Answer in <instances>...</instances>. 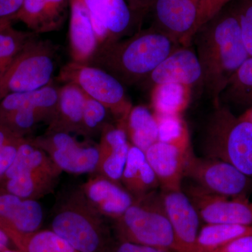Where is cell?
Listing matches in <instances>:
<instances>
[{
	"label": "cell",
	"mask_w": 252,
	"mask_h": 252,
	"mask_svg": "<svg viewBox=\"0 0 252 252\" xmlns=\"http://www.w3.org/2000/svg\"><path fill=\"white\" fill-rule=\"evenodd\" d=\"M207 94L217 103L233 74L250 58L231 2L197 30L192 39Z\"/></svg>",
	"instance_id": "6da1fadb"
},
{
	"label": "cell",
	"mask_w": 252,
	"mask_h": 252,
	"mask_svg": "<svg viewBox=\"0 0 252 252\" xmlns=\"http://www.w3.org/2000/svg\"><path fill=\"white\" fill-rule=\"evenodd\" d=\"M182 46L152 26L99 46L88 64L104 69L125 86L142 84L158 64Z\"/></svg>",
	"instance_id": "7a4b0ae2"
},
{
	"label": "cell",
	"mask_w": 252,
	"mask_h": 252,
	"mask_svg": "<svg viewBox=\"0 0 252 252\" xmlns=\"http://www.w3.org/2000/svg\"><path fill=\"white\" fill-rule=\"evenodd\" d=\"M102 215L91 206L80 187L64 196L51 229L79 252H107L112 242Z\"/></svg>",
	"instance_id": "3957f363"
},
{
	"label": "cell",
	"mask_w": 252,
	"mask_h": 252,
	"mask_svg": "<svg viewBox=\"0 0 252 252\" xmlns=\"http://www.w3.org/2000/svg\"><path fill=\"white\" fill-rule=\"evenodd\" d=\"M215 107L205 127V153L252 177V122L237 117L221 104H215Z\"/></svg>",
	"instance_id": "277c9868"
},
{
	"label": "cell",
	"mask_w": 252,
	"mask_h": 252,
	"mask_svg": "<svg viewBox=\"0 0 252 252\" xmlns=\"http://www.w3.org/2000/svg\"><path fill=\"white\" fill-rule=\"evenodd\" d=\"M121 241L174 251L175 238L162 193L157 190L135 198L122 217L114 220Z\"/></svg>",
	"instance_id": "5b68a950"
},
{
	"label": "cell",
	"mask_w": 252,
	"mask_h": 252,
	"mask_svg": "<svg viewBox=\"0 0 252 252\" xmlns=\"http://www.w3.org/2000/svg\"><path fill=\"white\" fill-rule=\"evenodd\" d=\"M58 51L52 41L38 35L28 41L0 79V101L9 94L36 91L52 84Z\"/></svg>",
	"instance_id": "8992f818"
},
{
	"label": "cell",
	"mask_w": 252,
	"mask_h": 252,
	"mask_svg": "<svg viewBox=\"0 0 252 252\" xmlns=\"http://www.w3.org/2000/svg\"><path fill=\"white\" fill-rule=\"evenodd\" d=\"M57 78L77 86L85 95L102 104L118 122L125 123L133 107L125 86L101 68L71 61L61 67Z\"/></svg>",
	"instance_id": "52a82bcc"
},
{
	"label": "cell",
	"mask_w": 252,
	"mask_h": 252,
	"mask_svg": "<svg viewBox=\"0 0 252 252\" xmlns=\"http://www.w3.org/2000/svg\"><path fill=\"white\" fill-rule=\"evenodd\" d=\"M209 193L228 197H246L252 188L251 177L228 162L215 158H199L192 149L187 157L185 177Z\"/></svg>",
	"instance_id": "ba28073f"
},
{
	"label": "cell",
	"mask_w": 252,
	"mask_h": 252,
	"mask_svg": "<svg viewBox=\"0 0 252 252\" xmlns=\"http://www.w3.org/2000/svg\"><path fill=\"white\" fill-rule=\"evenodd\" d=\"M34 145L45 152L62 172L83 175L96 172L99 160L98 144L81 142L72 134L45 132L29 138Z\"/></svg>",
	"instance_id": "9c48e42d"
},
{
	"label": "cell",
	"mask_w": 252,
	"mask_h": 252,
	"mask_svg": "<svg viewBox=\"0 0 252 252\" xmlns=\"http://www.w3.org/2000/svg\"><path fill=\"white\" fill-rule=\"evenodd\" d=\"M90 16L98 48L132 35L141 21L126 0H81Z\"/></svg>",
	"instance_id": "30bf717a"
},
{
	"label": "cell",
	"mask_w": 252,
	"mask_h": 252,
	"mask_svg": "<svg viewBox=\"0 0 252 252\" xmlns=\"http://www.w3.org/2000/svg\"><path fill=\"white\" fill-rule=\"evenodd\" d=\"M200 5V0H154L149 11L151 26L181 46L192 45Z\"/></svg>",
	"instance_id": "8fae6325"
},
{
	"label": "cell",
	"mask_w": 252,
	"mask_h": 252,
	"mask_svg": "<svg viewBox=\"0 0 252 252\" xmlns=\"http://www.w3.org/2000/svg\"><path fill=\"white\" fill-rule=\"evenodd\" d=\"M187 195L206 224L252 225V204L246 197L222 196L198 186L189 187Z\"/></svg>",
	"instance_id": "7c38bea8"
},
{
	"label": "cell",
	"mask_w": 252,
	"mask_h": 252,
	"mask_svg": "<svg viewBox=\"0 0 252 252\" xmlns=\"http://www.w3.org/2000/svg\"><path fill=\"white\" fill-rule=\"evenodd\" d=\"M203 84V74L198 56L192 45L182 46L162 61L142 83L147 89L177 85L190 89Z\"/></svg>",
	"instance_id": "4fadbf2b"
},
{
	"label": "cell",
	"mask_w": 252,
	"mask_h": 252,
	"mask_svg": "<svg viewBox=\"0 0 252 252\" xmlns=\"http://www.w3.org/2000/svg\"><path fill=\"white\" fill-rule=\"evenodd\" d=\"M175 238V252H195L200 218L188 195L181 190L162 191Z\"/></svg>",
	"instance_id": "5bb4252c"
},
{
	"label": "cell",
	"mask_w": 252,
	"mask_h": 252,
	"mask_svg": "<svg viewBox=\"0 0 252 252\" xmlns=\"http://www.w3.org/2000/svg\"><path fill=\"white\" fill-rule=\"evenodd\" d=\"M190 149V147L157 141L144 152L162 191L182 190L186 160Z\"/></svg>",
	"instance_id": "9a60e30c"
},
{
	"label": "cell",
	"mask_w": 252,
	"mask_h": 252,
	"mask_svg": "<svg viewBox=\"0 0 252 252\" xmlns=\"http://www.w3.org/2000/svg\"><path fill=\"white\" fill-rule=\"evenodd\" d=\"M44 211L36 200L20 198L0 188V228L6 234H28L40 230Z\"/></svg>",
	"instance_id": "2e32d148"
},
{
	"label": "cell",
	"mask_w": 252,
	"mask_h": 252,
	"mask_svg": "<svg viewBox=\"0 0 252 252\" xmlns=\"http://www.w3.org/2000/svg\"><path fill=\"white\" fill-rule=\"evenodd\" d=\"M91 206L102 217L116 220L124 215L135 198L120 184L96 175L80 187Z\"/></svg>",
	"instance_id": "e0dca14e"
},
{
	"label": "cell",
	"mask_w": 252,
	"mask_h": 252,
	"mask_svg": "<svg viewBox=\"0 0 252 252\" xmlns=\"http://www.w3.org/2000/svg\"><path fill=\"white\" fill-rule=\"evenodd\" d=\"M130 142L125 126L107 124L100 134L98 144L99 160L95 173L122 185Z\"/></svg>",
	"instance_id": "ac0fdd59"
},
{
	"label": "cell",
	"mask_w": 252,
	"mask_h": 252,
	"mask_svg": "<svg viewBox=\"0 0 252 252\" xmlns=\"http://www.w3.org/2000/svg\"><path fill=\"white\" fill-rule=\"evenodd\" d=\"M70 0H25L15 16L36 34L62 29L69 15Z\"/></svg>",
	"instance_id": "d6986e66"
},
{
	"label": "cell",
	"mask_w": 252,
	"mask_h": 252,
	"mask_svg": "<svg viewBox=\"0 0 252 252\" xmlns=\"http://www.w3.org/2000/svg\"><path fill=\"white\" fill-rule=\"evenodd\" d=\"M69 53L72 62L89 64L98 49L89 11L81 0H70Z\"/></svg>",
	"instance_id": "ffe728a7"
},
{
	"label": "cell",
	"mask_w": 252,
	"mask_h": 252,
	"mask_svg": "<svg viewBox=\"0 0 252 252\" xmlns=\"http://www.w3.org/2000/svg\"><path fill=\"white\" fill-rule=\"evenodd\" d=\"M86 95L72 84H64L59 89L57 110L46 132H65L81 135Z\"/></svg>",
	"instance_id": "44dd1931"
},
{
	"label": "cell",
	"mask_w": 252,
	"mask_h": 252,
	"mask_svg": "<svg viewBox=\"0 0 252 252\" xmlns=\"http://www.w3.org/2000/svg\"><path fill=\"white\" fill-rule=\"evenodd\" d=\"M61 173L58 167L23 172L4 181L0 188L21 198L37 200L54 192Z\"/></svg>",
	"instance_id": "7402d4cb"
},
{
	"label": "cell",
	"mask_w": 252,
	"mask_h": 252,
	"mask_svg": "<svg viewBox=\"0 0 252 252\" xmlns=\"http://www.w3.org/2000/svg\"><path fill=\"white\" fill-rule=\"evenodd\" d=\"M122 185L135 198L160 187L155 172L146 159L145 153L132 144L123 172Z\"/></svg>",
	"instance_id": "603a6c76"
},
{
	"label": "cell",
	"mask_w": 252,
	"mask_h": 252,
	"mask_svg": "<svg viewBox=\"0 0 252 252\" xmlns=\"http://www.w3.org/2000/svg\"><path fill=\"white\" fill-rule=\"evenodd\" d=\"M124 125L131 144L144 152L158 141L159 126L157 116L145 106L132 107Z\"/></svg>",
	"instance_id": "cb8c5ba5"
},
{
	"label": "cell",
	"mask_w": 252,
	"mask_h": 252,
	"mask_svg": "<svg viewBox=\"0 0 252 252\" xmlns=\"http://www.w3.org/2000/svg\"><path fill=\"white\" fill-rule=\"evenodd\" d=\"M217 103L244 113L252 109V57L239 68L220 93ZM216 104V103H215Z\"/></svg>",
	"instance_id": "d4e9b609"
},
{
	"label": "cell",
	"mask_w": 252,
	"mask_h": 252,
	"mask_svg": "<svg viewBox=\"0 0 252 252\" xmlns=\"http://www.w3.org/2000/svg\"><path fill=\"white\" fill-rule=\"evenodd\" d=\"M8 236L15 248L22 252H79L51 229Z\"/></svg>",
	"instance_id": "484cf974"
},
{
	"label": "cell",
	"mask_w": 252,
	"mask_h": 252,
	"mask_svg": "<svg viewBox=\"0 0 252 252\" xmlns=\"http://www.w3.org/2000/svg\"><path fill=\"white\" fill-rule=\"evenodd\" d=\"M252 235V225L206 224L199 231L195 252H212L242 237Z\"/></svg>",
	"instance_id": "4316f807"
},
{
	"label": "cell",
	"mask_w": 252,
	"mask_h": 252,
	"mask_svg": "<svg viewBox=\"0 0 252 252\" xmlns=\"http://www.w3.org/2000/svg\"><path fill=\"white\" fill-rule=\"evenodd\" d=\"M54 167L57 166L47 154L34 145L29 138L25 137L18 147L14 161L6 172L2 182L23 172Z\"/></svg>",
	"instance_id": "83f0119b"
},
{
	"label": "cell",
	"mask_w": 252,
	"mask_h": 252,
	"mask_svg": "<svg viewBox=\"0 0 252 252\" xmlns=\"http://www.w3.org/2000/svg\"><path fill=\"white\" fill-rule=\"evenodd\" d=\"M186 88L177 85L158 86L152 91L154 114L158 116H177L187 104Z\"/></svg>",
	"instance_id": "f1b7e54d"
},
{
	"label": "cell",
	"mask_w": 252,
	"mask_h": 252,
	"mask_svg": "<svg viewBox=\"0 0 252 252\" xmlns=\"http://www.w3.org/2000/svg\"><path fill=\"white\" fill-rule=\"evenodd\" d=\"M38 34L8 26L0 31V79L28 41Z\"/></svg>",
	"instance_id": "f546056e"
},
{
	"label": "cell",
	"mask_w": 252,
	"mask_h": 252,
	"mask_svg": "<svg viewBox=\"0 0 252 252\" xmlns=\"http://www.w3.org/2000/svg\"><path fill=\"white\" fill-rule=\"evenodd\" d=\"M110 114H112L104 105L86 95L81 136L91 139L100 135L104 127L109 124Z\"/></svg>",
	"instance_id": "4dcf8cb0"
},
{
	"label": "cell",
	"mask_w": 252,
	"mask_h": 252,
	"mask_svg": "<svg viewBox=\"0 0 252 252\" xmlns=\"http://www.w3.org/2000/svg\"><path fill=\"white\" fill-rule=\"evenodd\" d=\"M231 4L238 17L244 44L252 57V0H233Z\"/></svg>",
	"instance_id": "1f68e13d"
},
{
	"label": "cell",
	"mask_w": 252,
	"mask_h": 252,
	"mask_svg": "<svg viewBox=\"0 0 252 252\" xmlns=\"http://www.w3.org/2000/svg\"><path fill=\"white\" fill-rule=\"evenodd\" d=\"M232 1L233 0H200L196 31Z\"/></svg>",
	"instance_id": "d6a6232c"
},
{
	"label": "cell",
	"mask_w": 252,
	"mask_h": 252,
	"mask_svg": "<svg viewBox=\"0 0 252 252\" xmlns=\"http://www.w3.org/2000/svg\"><path fill=\"white\" fill-rule=\"evenodd\" d=\"M24 138L25 137H21L11 143L0 147V185L14 161L18 147Z\"/></svg>",
	"instance_id": "836d02e7"
},
{
	"label": "cell",
	"mask_w": 252,
	"mask_h": 252,
	"mask_svg": "<svg viewBox=\"0 0 252 252\" xmlns=\"http://www.w3.org/2000/svg\"><path fill=\"white\" fill-rule=\"evenodd\" d=\"M107 252H170L163 249L145 246L129 242L119 241L111 244Z\"/></svg>",
	"instance_id": "e575fe53"
},
{
	"label": "cell",
	"mask_w": 252,
	"mask_h": 252,
	"mask_svg": "<svg viewBox=\"0 0 252 252\" xmlns=\"http://www.w3.org/2000/svg\"><path fill=\"white\" fill-rule=\"evenodd\" d=\"M212 252H252V235L236 239Z\"/></svg>",
	"instance_id": "d590c367"
},
{
	"label": "cell",
	"mask_w": 252,
	"mask_h": 252,
	"mask_svg": "<svg viewBox=\"0 0 252 252\" xmlns=\"http://www.w3.org/2000/svg\"><path fill=\"white\" fill-rule=\"evenodd\" d=\"M24 1L0 0V18H14L15 19V16L22 8Z\"/></svg>",
	"instance_id": "8d00e7d4"
},
{
	"label": "cell",
	"mask_w": 252,
	"mask_h": 252,
	"mask_svg": "<svg viewBox=\"0 0 252 252\" xmlns=\"http://www.w3.org/2000/svg\"><path fill=\"white\" fill-rule=\"evenodd\" d=\"M132 12L138 18L141 22L146 15L149 14V9L154 0H126Z\"/></svg>",
	"instance_id": "74e56055"
},
{
	"label": "cell",
	"mask_w": 252,
	"mask_h": 252,
	"mask_svg": "<svg viewBox=\"0 0 252 252\" xmlns=\"http://www.w3.org/2000/svg\"><path fill=\"white\" fill-rule=\"evenodd\" d=\"M15 19L14 18H0V31L8 26H12Z\"/></svg>",
	"instance_id": "f35d334b"
},
{
	"label": "cell",
	"mask_w": 252,
	"mask_h": 252,
	"mask_svg": "<svg viewBox=\"0 0 252 252\" xmlns=\"http://www.w3.org/2000/svg\"><path fill=\"white\" fill-rule=\"evenodd\" d=\"M240 117L243 118V119H248V120L252 122V109H249L247 112L243 113Z\"/></svg>",
	"instance_id": "ab89813d"
},
{
	"label": "cell",
	"mask_w": 252,
	"mask_h": 252,
	"mask_svg": "<svg viewBox=\"0 0 252 252\" xmlns=\"http://www.w3.org/2000/svg\"><path fill=\"white\" fill-rule=\"evenodd\" d=\"M1 252H22L21 251H20L19 250H18V249H12L11 248L6 249V250H4V251H2Z\"/></svg>",
	"instance_id": "60d3db41"
},
{
	"label": "cell",
	"mask_w": 252,
	"mask_h": 252,
	"mask_svg": "<svg viewBox=\"0 0 252 252\" xmlns=\"http://www.w3.org/2000/svg\"><path fill=\"white\" fill-rule=\"evenodd\" d=\"M251 204H252V203H251Z\"/></svg>",
	"instance_id": "b9f144b4"
}]
</instances>
